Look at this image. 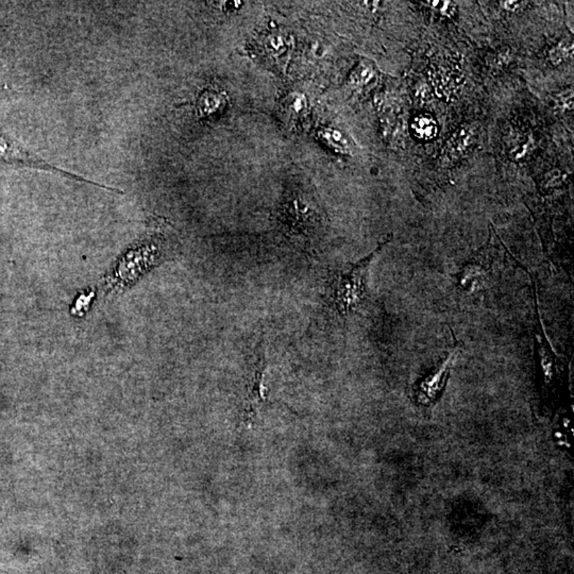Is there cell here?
I'll return each instance as SVG.
<instances>
[{"mask_svg":"<svg viewBox=\"0 0 574 574\" xmlns=\"http://www.w3.org/2000/svg\"><path fill=\"white\" fill-rule=\"evenodd\" d=\"M369 254L358 263L336 270L332 274L328 285L327 298L330 307L340 315H347L358 309L367 295V274L373 258L382 249Z\"/></svg>","mask_w":574,"mask_h":574,"instance_id":"cell-1","label":"cell"},{"mask_svg":"<svg viewBox=\"0 0 574 574\" xmlns=\"http://www.w3.org/2000/svg\"><path fill=\"white\" fill-rule=\"evenodd\" d=\"M281 216L287 232L296 234L295 237H312L316 223L321 221L318 204L313 194L305 190H294L287 195Z\"/></svg>","mask_w":574,"mask_h":574,"instance_id":"cell-2","label":"cell"},{"mask_svg":"<svg viewBox=\"0 0 574 574\" xmlns=\"http://www.w3.org/2000/svg\"><path fill=\"white\" fill-rule=\"evenodd\" d=\"M264 48L266 52L270 55V57L279 59V57H284L286 51H288V41L284 34H270L264 41Z\"/></svg>","mask_w":574,"mask_h":574,"instance_id":"cell-8","label":"cell"},{"mask_svg":"<svg viewBox=\"0 0 574 574\" xmlns=\"http://www.w3.org/2000/svg\"><path fill=\"white\" fill-rule=\"evenodd\" d=\"M227 104V98L221 92L213 89L204 90L197 99L196 111L200 118H211L220 112Z\"/></svg>","mask_w":574,"mask_h":574,"instance_id":"cell-6","label":"cell"},{"mask_svg":"<svg viewBox=\"0 0 574 574\" xmlns=\"http://www.w3.org/2000/svg\"><path fill=\"white\" fill-rule=\"evenodd\" d=\"M372 76V69L369 65L360 64L351 75V82L356 85H363V84H366Z\"/></svg>","mask_w":574,"mask_h":574,"instance_id":"cell-11","label":"cell"},{"mask_svg":"<svg viewBox=\"0 0 574 574\" xmlns=\"http://www.w3.org/2000/svg\"><path fill=\"white\" fill-rule=\"evenodd\" d=\"M470 141V132L467 130L458 131L452 139H450V145L452 144V149L450 151L452 153H461L462 151L466 150Z\"/></svg>","mask_w":574,"mask_h":574,"instance_id":"cell-10","label":"cell"},{"mask_svg":"<svg viewBox=\"0 0 574 574\" xmlns=\"http://www.w3.org/2000/svg\"><path fill=\"white\" fill-rule=\"evenodd\" d=\"M424 4L430 6V8H433V9L438 10L444 15L450 16V18L454 16L455 12H456V6L452 1H440V0H438V1H424Z\"/></svg>","mask_w":574,"mask_h":574,"instance_id":"cell-12","label":"cell"},{"mask_svg":"<svg viewBox=\"0 0 574 574\" xmlns=\"http://www.w3.org/2000/svg\"><path fill=\"white\" fill-rule=\"evenodd\" d=\"M572 53H573V41L572 38H565L551 50L550 59L555 65H559L569 59Z\"/></svg>","mask_w":574,"mask_h":574,"instance_id":"cell-9","label":"cell"},{"mask_svg":"<svg viewBox=\"0 0 574 574\" xmlns=\"http://www.w3.org/2000/svg\"><path fill=\"white\" fill-rule=\"evenodd\" d=\"M0 162L12 164V165L36 168V169L52 172V174H55V175L63 176V177L75 180V181L84 182V183L92 184V186L104 188V190L120 192V190H116V188L96 183V182L81 177V176L77 175V174H74V172H67V170L62 169V168L57 167V166L53 165V164L45 161V160H43L42 158L38 157V155H34V153L29 150L28 148L22 146V144L18 143L16 139H12L7 133L1 130H0Z\"/></svg>","mask_w":574,"mask_h":574,"instance_id":"cell-3","label":"cell"},{"mask_svg":"<svg viewBox=\"0 0 574 574\" xmlns=\"http://www.w3.org/2000/svg\"><path fill=\"white\" fill-rule=\"evenodd\" d=\"M458 344H455L453 347L452 352H450L447 360L434 371L432 374L424 379L417 388L414 391L415 393L416 400H417L419 405H430L432 402L435 401L436 398L438 397L446 384L447 379H448L449 373H450L451 367H452L453 362H454L455 356L457 352L459 351Z\"/></svg>","mask_w":574,"mask_h":574,"instance_id":"cell-5","label":"cell"},{"mask_svg":"<svg viewBox=\"0 0 574 574\" xmlns=\"http://www.w3.org/2000/svg\"><path fill=\"white\" fill-rule=\"evenodd\" d=\"M266 363L265 344L264 340L256 346L254 362L252 364L248 383L247 402H246V421H252L255 418L258 407L263 405L265 397L263 395V381L265 374Z\"/></svg>","mask_w":574,"mask_h":574,"instance_id":"cell-4","label":"cell"},{"mask_svg":"<svg viewBox=\"0 0 574 574\" xmlns=\"http://www.w3.org/2000/svg\"><path fill=\"white\" fill-rule=\"evenodd\" d=\"M412 131L418 139L430 141L438 135V124L430 114H419L412 122Z\"/></svg>","mask_w":574,"mask_h":574,"instance_id":"cell-7","label":"cell"},{"mask_svg":"<svg viewBox=\"0 0 574 574\" xmlns=\"http://www.w3.org/2000/svg\"><path fill=\"white\" fill-rule=\"evenodd\" d=\"M501 6L508 11L514 12L519 9L522 3H519V1H502Z\"/></svg>","mask_w":574,"mask_h":574,"instance_id":"cell-13","label":"cell"}]
</instances>
